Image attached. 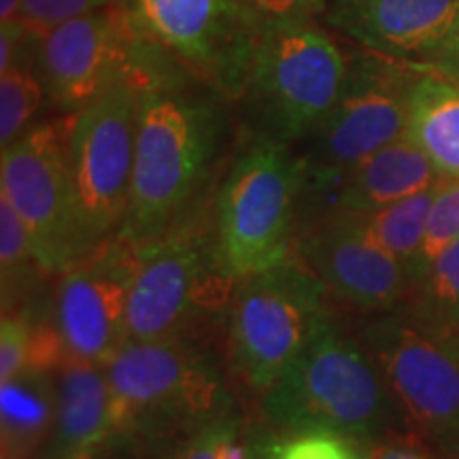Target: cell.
Instances as JSON below:
<instances>
[{
  "instance_id": "obj_3",
  "label": "cell",
  "mask_w": 459,
  "mask_h": 459,
  "mask_svg": "<svg viewBox=\"0 0 459 459\" xmlns=\"http://www.w3.org/2000/svg\"><path fill=\"white\" fill-rule=\"evenodd\" d=\"M105 370L124 438L164 446L234 415L220 358L206 342L128 341Z\"/></svg>"
},
{
  "instance_id": "obj_27",
  "label": "cell",
  "mask_w": 459,
  "mask_h": 459,
  "mask_svg": "<svg viewBox=\"0 0 459 459\" xmlns=\"http://www.w3.org/2000/svg\"><path fill=\"white\" fill-rule=\"evenodd\" d=\"M455 240H459V179H445L429 209L426 237L412 273V287L426 274L429 264Z\"/></svg>"
},
{
  "instance_id": "obj_26",
  "label": "cell",
  "mask_w": 459,
  "mask_h": 459,
  "mask_svg": "<svg viewBox=\"0 0 459 459\" xmlns=\"http://www.w3.org/2000/svg\"><path fill=\"white\" fill-rule=\"evenodd\" d=\"M268 459H364L359 443L332 429H294V432H260Z\"/></svg>"
},
{
  "instance_id": "obj_22",
  "label": "cell",
  "mask_w": 459,
  "mask_h": 459,
  "mask_svg": "<svg viewBox=\"0 0 459 459\" xmlns=\"http://www.w3.org/2000/svg\"><path fill=\"white\" fill-rule=\"evenodd\" d=\"M400 311L426 328L459 334V240L429 264Z\"/></svg>"
},
{
  "instance_id": "obj_36",
  "label": "cell",
  "mask_w": 459,
  "mask_h": 459,
  "mask_svg": "<svg viewBox=\"0 0 459 459\" xmlns=\"http://www.w3.org/2000/svg\"><path fill=\"white\" fill-rule=\"evenodd\" d=\"M51 459H96V453H54Z\"/></svg>"
},
{
  "instance_id": "obj_24",
  "label": "cell",
  "mask_w": 459,
  "mask_h": 459,
  "mask_svg": "<svg viewBox=\"0 0 459 459\" xmlns=\"http://www.w3.org/2000/svg\"><path fill=\"white\" fill-rule=\"evenodd\" d=\"M45 83L30 66L17 62L0 73V145L9 147L24 134L43 102Z\"/></svg>"
},
{
  "instance_id": "obj_13",
  "label": "cell",
  "mask_w": 459,
  "mask_h": 459,
  "mask_svg": "<svg viewBox=\"0 0 459 459\" xmlns=\"http://www.w3.org/2000/svg\"><path fill=\"white\" fill-rule=\"evenodd\" d=\"M156 48L223 96L243 94L257 30L240 0H126Z\"/></svg>"
},
{
  "instance_id": "obj_25",
  "label": "cell",
  "mask_w": 459,
  "mask_h": 459,
  "mask_svg": "<svg viewBox=\"0 0 459 459\" xmlns=\"http://www.w3.org/2000/svg\"><path fill=\"white\" fill-rule=\"evenodd\" d=\"M166 459H249V434L237 412L164 445Z\"/></svg>"
},
{
  "instance_id": "obj_21",
  "label": "cell",
  "mask_w": 459,
  "mask_h": 459,
  "mask_svg": "<svg viewBox=\"0 0 459 459\" xmlns=\"http://www.w3.org/2000/svg\"><path fill=\"white\" fill-rule=\"evenodd\" d=\"M440 183L426 189V192H419L415 196L389 204L385 209H378L375 213L359 215L370 238L400 264H404L411 277L415 273L419 251H421L423 237H426L428 215Z\"/></svg>"
},
{
  "instance_id": "obj_16",
  "label": "cell",
  "mask_w": 459,
  "mask_h": 459,
  "mask_svg": "<svg viewBox=\"0 0 459 459\" xmlns=\"http://www.w3.org/2000/svg\"><path fill=\"white\" fill-rule=\"evenodd\" d=\"M324 22L370 54L428 71L459 32V0H328Z\"/></svg>"
},
{
  "instance_id": "obj_37",
  "label": "cell",
  "mask_w": 459,
  "mask_h": 459,
  "mask_svg": "<svg viewBox=\"0 0 459 459\" xmlns=\"http://www.w3.org/2000/svg\"><path fill=\"white\" fill-rule=\"evenodd\" d=\"M3 459H11V457H7V455H3Z\"/></svg>"
},
{
  "instance_id": "obj_4",
  "label": "cell",
  "mask_w": 459,
  "mask_h": 459,
  "mask_svg": "<svg viewBox=\"0 0 459 459\" xmlns=\"http://www.w3.org/2000/svg\"><path fill=\"white\" fill-rule=\"evenodd\" d=\"M128 290V341H196L215 321L228 319L238 279L226 273L215 234L196 220L134 245Z\"/></svg>"
},
{
  "instance_id": "obj_32",
  "label": "cell",
  "mask_w": 459,
  "mask_h": 459,
  "mask_svg": "<svg viewBox=\"0 0 459 459\" xmlns=\"http://www.w3.org/2000/svg\"><path fill=\"white\" fill-rule=\"evenodd\" d=\"M24 37H28V32L20 22L3 26V34H0V73L9 71L11 66L20 62V49L24 45Z\"/></svg>"
},
{
  "instance_id": "obj_31",
  "label": "cell",
  "mask_w": 459,
  "mask_h": 459,
  "mask_svg": "<svg viewBox=\"0 0 459 459\" xmlns=\"http://www.w3.org/2000/svg\"><path fill=\"white\" fill-rule=\"evenodd\" d=\"M364 459H440L432 451L421 436L411 429L404 432H394L370 443L368 451H364Z\"/></svg>"
},
{
  "instance_id": "obj_1",
  "label": "cell",
  "mask_w": 459,
  "mask_h": 459,
  "mask_svg": "<svg viewBox=\"0 0 459 459\" xmlns=\"http://www.w3.org/2000/svg\"><path fill=\"white\" fill-rule=\"evenodd\" d=\"M217 90H192L162 77L141 91L130 204L117 237L145 245L187 217L228 130Z\"/></svg>"
},
{
  "instance_id": "obj_20",
  "label": "cell",
  "mask_w": 459,
  "mask_h": 459,
  "mask_svg": "<svg viewBox=\"0 0 459 459\" xmlns=\"http://www.w3.org/2000/svg\"><path fill=\"white\" fill-rule=\"evenodd\" d=\"M54 372L26 370L0 383L3 455L22 459L41 446L57 419Z\"/></svg>"
},
{
  "instance_id": "obj_18",
  "label": "cell",
  "mask_w": 459,
  "mask_h": 459,
  "mask_svg": "<svg viewBox=\"0 0 459 459\" xmlns=\"http://www.w3.org/2000/svg\"><path fill=\"white\" fill-rule=\"evenodd\" d=\"M117 436L105 366L68 359L57 370L54 453H96Z\"/></svg>"
},
{
  "instance_id": "obj_34",
  "label": "cell",
  "mask_w": 459,
  "mask_h": 459,
  "mask_svg": "<svg viewBox=\"0 0 459 459\" xmlns=\"http://www.w3.org/2000/svg\"><path fill=\"white\" fill-rule=\"evenodd\" d=\"M22 0H0V22L4 24H15L20 22Z\"/></svg>"
},
{
  "instance_id": "obj_14",
  "label": "cell",
  "mask_w": 459,
  "mask_h": 459,
  "mask_svg": "<svg viewBox=\"0 0 459 459\" xmlns=\"http://www.w3.org/2000/svg\"><path fill=\"white\" fill-rule=\"evenodd\" d=\"M136 247L111 237L60 274L54 319L68 358L107 366L128 342L126 315Z\"/></svg>"
},
{
  "instance_id": "obj_23",
  "label": "cell",
  "mask_w": 459,
  "mask_h": 459,
  "mask_svg": "<svg viewBox=\"0 0 459 459\" xmlns=\"http://www.w3.org/2000/svg\"><path fill=\"white\" fill-rule=\"evenodd\" d=\"M32 266L41 268L34 260L30 234L9 200L0 196V271H3L4 311L15 308V302L26 300Z\"/></svg>"
},
{
  "instance_id": "obj_6",
  "label": "cell",
  "mask_w": 459,
  "mask_h": 459,
  "mask_svg": "<svg viewBox=\"0 0 459 459\" xmlns=\"http://www.w3.org/2000/svg\"><path fill=\"white\" fill-rule=\"evenodd\" d=\"M302 192V158L291 145L266 134L247 143L215 200V245L228 274L240 281L291 255Z\"/></svg>"
},
{
  "instance_id": "obj_9",
  "label": "cell",
  "mask_w": 459,
  "mask_h": 459,
  "mask_svg": "<svg viewBox=\"0 0 459 459\" xmlns=\"http://www.w3.org/2000/svg\"><path fill=\"white\" fill-rule=\"evenodd\" d=\"M421 71L377 54L355 57L341 99L308 136L304 192L330 194L366 160L406 136L411 94Z\"/></svg>"
},
{
  "instance_id": "obj_12",
  "label": "cell",
  "mask_w": 459,
  "mask_h": 459,
  "mask_svg": "<svg viewBox=\"0 0 459 459\" xmlns=\"http://www.w3.org/2000/svg\"><path fill=\"white\" fill-rule=\"evenodd\" d=\"M68 126L71 117L34 126L4 147L0 160V196L24 221L34 260L49 274H62L82 257Z\"/></svg>"
},
{
  "instance_id": "obj_28",
  "label": "cell",
  "mask_w": 459,
  "mask_h": 459,
  "mask_svg": "<svg viewBox=\"0 0 459 459\" xmlns=\"http://www.w3.org/2000/svg\"><path fill=\"white\" fill-rule=\"evenodd\" d=\"M113 3L117 0H22L20 24L28 37L41 41L56 26Z\"/></svg>"
},
{
  "instance_id": "obj_15",
  "label": "cell",
  "mask_w": 459,
  "mask_h": 459,
  "mask_svg": "<svg viewBox=\"0 0 459 459\" xmlns=\"http://www.w3.org/2000/svg\"><path fill=\"white\" fill-rule=\"evenodd\" d=\"M294 255L330 298L366 315L389 313L409 300L412 277L366 232L359 215L332 211L294 243Z\"/></svg>"
},
{
  "instance_id": "obj_30",
  "label": "cell",
  "mask_w": 459,
  "mask_h": 459,
  "mask_svg": "<svg viewBox=\"0 0 459 459\" xmlns=\"http://www.w3.org/2000/svg\"><path fill=\"white\" fill-rule=\"evenodd\" d=\"M257 32L285 24H307L324 17L328 0H240Z\"/></svg>"
},
{
  "instance_id": "obj_8",
  "label": "cell",
  "mask_w": 459,
  "mask_h": 459,
  "mask_svg": "<svg viewBox=\"0 0 459 459\" xmlns=\"http://www.w3.org/2000/svg\"><path fill=\"white\" fill-rule=\"evenodd\" d=\"M353 330L385 378L406 428L459 459V334L426 328L400 308L370 315Z\"/></svg>"
},
{
  "instance_id": "obj_19",
  "label": "cell",
  "mask_w": 459,
  "mask_h": 459,
  "mask_svg": "<svg viewBox=\"0 0 459 459\" xmlns=\"http://www.w3.org/2000/svg\"><path fill=\"white\" fill-rule=\"evenodd\" d=\"M411 139L443 179H459V85L421 71L411 94Z\"/></svg>"
},
{
  "instance_id": "obj_2",
  "label": "cell",
  "mask_w": 459,
  "mask_h": 459,
  "mask_svg": "<svg viewBox=\"0 0 459 459\" xmlns=\"http://www.w3.org/2000/svg\"><path fill=\"white\" fill-rule=\"evenodd\" d=\"M262 411L281 432L321 428L359 445L402 432V423L406 428L381 370L334 313L264 395Z\"/></svg>"
},
{
  "instance_id": "obj_7",
  "label": "cell",
  "mask_w": 459,
  "mask_h": 459,
  "mask_svg": "<svg viewBox=\"0 0 459 459\" xmlns=\"http://www.w3.org/2000/svg\"><path fill=\"white\" fill-rule=\"evenodd\" d=\"M351 65L315 22L257 32L243 94L260 119V134L285 145L307 141L341 99Z\"/></svg>"
},
{
  "instance_id": "obj_5",
  "label": "cell",
  "mask_w": 459,
  "mask_h": 459,
  "mask_svg": "<svg viewBox=\"0 0 459 459\" xmlns=\"http://www.w3.org/2000/svg\"><path fill=\"white\" fill-rule=\"evenodd\" d=\"M328 291L291 254L240 279L228 308V368L238 385L264 398L330 317Z\"/></svg>"
},
{
  "instance_id": "obj_10",
  "label": "cell",
  "mask_w": 459,
  "mask_h": 459,
  "mask_svg": "<svg viewBox=\"0 0 459 459\" xmlns=\"http://www.w3.org/2000/svg\"><path fill=\"white\" fill-rule=\"evenodd\" d=\"M143 90L136 82L115 85L71 117L68 162L82 257L115 237L128 213Z\"/></svg>"
},
{
  "instance_id": "obj_35",
  "label": "cell",
  "mask_w": 459,
  "mask_h": 459,
  "mask_svg": "<svg viewBox=\"0 0 459 459\" xmlns=\"http://www.w3.org/2000/svg\"><path fill=\"white\" fill-rule=\"evenodd\" d=\"M249 459H268L266 451H264L260 432L249 436Z\"/></svg>"
},
{
  "instance_id": "obj_33",
  "label": "cell",
  "mask_w": 459,
  "mask_h": 459,
  "mask_svg": "<svg viewBox=\"0 0 459 459\" xmlns=\"http://www.w3.org/2000/svg\"><path fill=\"white\" fill-rule=\"evenodd\" d=\"M426 73L438 74V77H445L459 85V32L455 34V39L446 45L443 54L436 57V62Z\"/></svg>"
},
{
  "instance_id": "obj_29",
  "label": "cell",
  "mask_w": 459,
  "mask_h": 459,
  "mask_svg": "<svg viewBox=\"0 0 459 459\" xmlns=\"http://www.w3.org/2000/svg\"><path fill=\"white\" fill-rule=\"evenodd\" d=\"M32 319L26 308L3 315L0 325V381H9L30 368Z\"/></svg>"
},
{
  "instance_id": "obj_17",
  "label": "cell",
  "mask_w": 459,
  "mask_h": 459,
  "mask_svg": "<svg viewBox=\"0 0 459 459\" xmlns=\"http://www.w3.org/2000/svg\"><path fill=\"white\" fill-rule=\"evenodd\" d=\"M443 175L406 136L366 160L334 192L332 211L368 215L378 209L438 186ZM330 211V213H332Z\"/></svg>"
},
{
  "instance_id": "obj_11",
  "label": "cell",
  "mask_w": 459,
  "mask_h": 459,
  "mask_svg": "<svg viewBox=\"0 0 459 459\" xmlns=\"http://www.w3.org/2000/svg\"><path fill=\"white\" fill-rule=\"evenodd\" d=\"M149 43L128 7L117 3L56 26L39 41L49 99L65 113H77L115 85L136 82L149 88L164 77L143 62Z\"/></svg>"
}]
</instances>
